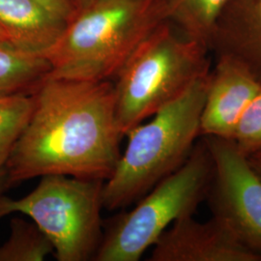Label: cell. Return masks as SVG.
I'll use <instances>...</instances> for the list:
<instances>
[{"label": "cell", "instance_id": "cell-1", "mask_svg": "<svg viewBox=\"0 0 261 261\" xmlns=\"http://www.w3.org/2000/svg\"><path fill=\"white\" fill-rule=\"evenodd\" d=\"M5 166L8 187L47 174L106 181L121 156L114 84L46 76Z\"/></svg>", "mask_w": 261, "mask_h": 261}, {"label": "cell", "instance_id": "cell-2", "mask_svg": "<svg viewBox=\"0 0 261 261\" xmlns=\"http://www.w3.org/2000/svg\"><path fill=\"white\" fill-rule=\"evenodd\" d=\"M161 16L162 0H94L75 10L45 56L47 76L111 81Z\"/></svg>", "mask_w": 261, "mask_h": 261}, {"label": "cell", "instance_id": "cell-3", "mask_svg": "<svg viewBox=\"0 0 261 261\" xmlns=\"http://www.w3.org/2000/svg\"><path fill=\"white\" fill-rule=\"evenodd\" d=\"M209 80V72L199 75L149 122L127 133L126 149L112 176L103 182V208L130 205L185 163L200 136Z\"/></svg>", "mask_w": 261, "mask_h": 261}, {"label": "cell", "instance_id": "cell-4", "mask_svg": "<svg viewBox=\"0 0 261 261\" xmlns=\"http://www.w3.org/2000/svg\"><path fill=\"white\" fill-rule=\"evenodd\" d=\"M206 47L159 24L142 40L115 76V112L124 136L208 72Z\"/></svg>", "mask_w": 261, "mask_h": 261}, {"label": "cell", "instance_id": "cell-5", "mask_svg": "<svg viewBox=\"0 0 261 261\" xmlns=\"http://www.w3.org/2000/svg\"><path fill=\"white\" fill-rule=\"evenodd\" d=\"M213 161L205 141L196 144L185 163L160 181L130 212L109 221L96 261H138L175 221L194 216L208 195Z\"/></svg>", "mask_w": 261, "mask_h": 261}, {"label": "cell", "instance_id": "cell-6", "mask_svg": "<svg viewBox=\"0 0 261 261\" xmlns=\"http://www.w3.org/2000/svg\"><path fill=\"white\" fill-rule=\"evenodd\" d=\"M102 180L63 174L41 176L21 198L0 196V219L21 213L47 235L58 261L94 260L103 238Z\"/></svg>", "mask_w": 261, "mask_h": 261}, {"label": "cell", "instance_id": "cell-7", "mask_svg": "<svg viewBox=\"0 0 261 261\" xmlns=\"http://www.w3.org/2000/svg\"><path fill=\"white\" fill-rule=\"evenodd\" d=\"M213 161L208 195L214 217L261 253V176L231 139L205 137Z\"/></svg>", "mask_w": 261, "mask_h": 261}, {"label": "cell", "instance_id": "cell-8", "mask_svg": "<svg viewBox=\"0 0 261 261\" xmlns=\"http://www.w3.org/2000/svg\"><path fill=\"white\" fill-rule=\"evenodd\" d=\"M150 261H261L223 221L197 222L193 216L175 221L153 245Z\"/></svg>", "mask_w": 261, "mask_h": 261}, {"label": "cell", "instance_id": "cell-9", "mask_svg": "<svg viewBox=\"0 0 261 261\" xmlns=\"http://www.w3.org/2000/svg\"><path fill=\"white\" fill-rule=\"evenodd\" d=\"M261 82L239 60L220 55L210 74L200 117V136L232 139L243 113L260 90Z\"/></svg>", "mask_w": 261, "mask_h": 261}, {"label": "cell", "instance_id": "cell-10", "mask_svg": "<svg viewBox=\"0 0 261 261\" xmlns=\"http://www.w3.org/2000/svg\"><path fill=\"white\" fill-rule=\"evenodd\" d=\"M247 66L261 82V0H229L210 42Z\"/></svg>", "mask_w": 261, "mask_h": 261}, {"label": "cell", "instance_id": "cell-11", "mask_svg": "<svg viewBox=\"0 0 261 261\" xmlns=\"http://www.w3.org/2000/svg\"><path fill=\"white\" fill-rule=\"evenodd\" d=\"M36 0H0V29L11 45L45 57L65 28Z\"/></svg>", "mask_w": 261, "mask_h": 261}, {"label": "cell", "instance_id": "cell-12", "mask_svg": "<svg viewBox=\"0 0 261 261\" xmlns=\"http://www.w3.org/2000/svg\"><path fill=\"white\" fill-rule=\"evenodd\" d=\"M49 71L46 57L0 41V94L31 95Z\"/></svg>", "mask_w": 261, "mask_h": 261}, {"label": "cell", "instance_id": "cell-13", "mask_svg": "<svg viewBox=\"0 0 261 261\" xmlns=\"http://www.w3.org/2000/svg\"><path fill=\"white\" fill-rule=\"evenodd\" d=\"M229 0H162L164 15L172 17L187 36L207 46Z\"/></svg>", "mask_w": 261, "mask_h": 261}, {"label": "cell", "instance_id": "cell-14", "mask_svg": "<svg viewBox=\"0 0 261 261\" xmlns=\"http://www.w3.org/2000/svg\"><path fill=\"white\" fill-rule=\"evenodd\" d=\"M54 252L53 243L37 224L14 218L9 237L0 246V261H43Z\"/></svg>", "mask_w": 261, "mask_h": 261}, {"label": "cell", "instance_id": "cell-15", "mask_svg": "<svg viewBox=\"0 0 261 261\" xmlns=\"http://www.w3.org/2000/svg\"><path fill=\"white\" fill-rule=\"evenodd\" d=\"M33 96L18 94L0 101V168H5L33 111Z\"/></svg>", "mask_w": 261, "mask_h": 261}, {"label": "cell", "instance_id": "cell-16", "mask_svg": "<svg viewBox=\"0 0 261 261\" xmlns=\"http://www.w3.org/2000/svg\"><path fill=\"white\" fill-rule=\"evenodd\" d=\"M231 140L246 155L261 150V88L243 113Z\"/></svg>", "mask_w": 261, "mask_h": 261}, {"label": "cell", "instance_id": "cell-17", "mask_svg": "<svg viewBox=\"0 0 261 261\" xmlns=\"http://www.w3.org/2000/svg\"><path fill=\"white\" fill-rule=\"evenodd\" d=\"M59 19L68 21L74 15L75 8L72 0H36Z\"/></svg>", "mask_w": 261, "mask_h": 261}, {"label": "cell", "instance_id": "cell-18", "mask_svg": "<svg viewBox=\"0 0 261 261\" xmlns=\"http://www.w3.org/2000/svg\"><path fill=\"white\" fill-rule=\"evenodd\" d=\"M247 157L249 159L252 168H254L255 171L261 176V150H258L250 155H247Z\"/></svg>", "mask_w": 261, "mask_h": 261}, {"label": "cell", "instance_id": "cell-19", "mask_svg": "<svg viewBox=\"0 0 261 261\" xmlns=\"http://www.w3.org/2000/svg\"><path fill=\"white\" fill-rule=\"evenodd\" d=\"M5 188H8L7 184V171L6 168H0V196Z\"/></svg>", "mask_w": 261, "mask_h": 261}, {"label": "cell", "instance_id": "cell-20", "mask_svg": "<svg viewBox=\"0 0 261 261\" xmlns=\"http://www.w3.org/2000/svg\"><path fill=\"white\" fill-rule=\"evenodd\" d=\"M94 0H72L74 6H75V10L84 7L85 5L89 4L90 2H92Z\"/></svg>", "mask_w": 261, "mask_h": 261}, {"label": "cell", "instance_id": "cell-21", "mask_svg": "<svg viewBox=\"0 0 261 261\" xmlns=\"http://www.w3.org/2000/svg\"><path fill=\"white\" fill-rule=\"evenodd\" d=\"M0 41H3V42H7L6 41V39H5V36H4V34H3V32H2V30L0 29Z\"/></svg>", "mask_w": 261, "mask_h": 261}, {"label": "cell", "instance_id": "cell-22", "mask_svg": "<svg viewBox=\"0 0 261 261\" xmlns=\"http://www.w3.org/2000/svg\"><path fill=\"white\" fill-rule=\"evenodd\" d=\"M5 97H6V96H4V95H2V94H0V101H1V100H3V99H4V98H5Z\"/></svg>", "mask_w": 261, "mask_h": 261}]
</instances>
